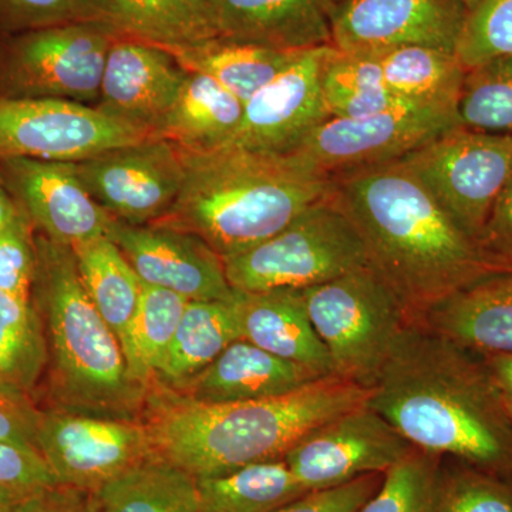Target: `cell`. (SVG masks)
I'll use <instances>...</instances> for the list:
<instances>
[{"label":"cell","instance_id":"obj_9","mask_svg":"<svg viewBox=\"0 0 512 512\" xmlns=\"http://www.w3.org/2000/svg\"><path fill=\"white\" fill-rule=\"evenodd\" d=\"M399 161L477 244L512 177V136L451 127Z\"/></svg>","mask_w":512,"mask_h":512},{"label":"cell","instance_id":"obj_45","mask_svg":"<svg viewBox=\"0 0 512 512\" xmlns=\"http://www.w3.org/2000/svg\"><path fill=\"white\" fill-rule=\"evenodd\" d=\"M15 512H99L93 493L56 484L28 495Z\"/></svg>","mask_w":512,"mask_h":512},{"label":"cell","instance_id":"obj_39","mask_svg":"<svg viewBox=\"0 0 512 512\" xmlns=\"http://www.w3.org/2000/svg\"><path fill=\"white\" fill-rule=\"evenodd\" d=\"M35 228L25 215L0 231V292L30 301L36 271Z\"/></svg>","mask_w":512,"mask_h":512},{"label":"cell","instance_id":"obj_19","mask_svg":"<svg viewBox=\"0 0 512 512\" xmlns=\"http://www.w3.org/2000/svg\"><path fill=\"white\" fill-rule=\"evenodd\" d=\"M187 77V70L163 47L116 37L107 53L94 107L154 137Z\"/></svg>","mask_w":512,"mask_h":512},{"label":"cell","instance_id":"obj_30","mask_svg":"<svg viewBox=\"0 0 512 512\" xmlns=\"http://www.w3.org/2000/svg\"><path fill=\"white\" fill-rule=\"evenodd\" d=\"M238 339L234 298L190 301L156 380L174 389L198 375Z\"/></svg>","mask_w":512,"mask_h":512},{"label":"cell","instance_id":"obj_31","mask_svg":"<svg viewBox=\"0 0 512 512\" xmlns=\"http://www.w3.org/2000/svg\"><path fill=\"white\" fill-rule=\"evenodd\" d=\"M197 490L200 512H275L309 493L284 458L197 478Z\"/></svg>","mask_w":512,"mask_h":512},{"label":"cell","instance_id":"obj_7","mask_svg":"<svg viewBox=\"0 0 512 512\" xmlns=\"http://www.w3.org/2000/svg\"><path fill=\"white\" fill-rule=\"evenodd\" d=\"M224 265L238 292L302 291L370 266L359 232L330 195L274 237L224 259Z\"/></svg>","mask_w":512,"mask_h":512},{"label":"cell","instance_id":"obj_10","mask_svg":"<svg viewBox=\"0 0 512 512\" xmlns=\"http://www.w3.org/2000/svg\"><path fill=\"white\" fill-rule=\"evenodd\" d=\"M36 448L57 483L93 494L156 454L143 420L59 407L39 410Z\"/></svg>","mask_w":512,"mask_h":512},{"label":"cell","instance_id":"obj_42","mask_svg":"<svg viewBox=\"0 0 512 512\" xmlns=\"http://www.w3.org/2000/svg\"><path fill=\"white\" fill-rule=\"evenodd\" d=\"M384 474H369L329 490L311 491L275 512H359L376 493Z\"/></svg>","mask_w":512,"mask_h":512},{"label":"cell","instance_id":"obj_3","mask_svg":"<svg viewBox=\"0 0 512 512\" xmlns=\"http://www.w3.org/2000/svg\"><path fill=\"white\" fill-rule=\"evenodd\" d=\"M370 390L338 376L255 402H195L154 380L143 421L154 453L195 478L278 460L320 424L367 402Z\"/></svg>","mask_w":512,"mask_h":512},{"label":"cell","instance_id":"obj_40","mask_svg":"<svg viewBox=\"0 0 512 512\" xmlns=\"http://www.w3.org/2000/svg\"><path fill=\"white\" fill-rule=\"evenodd\" d=\"M80 0H0V36L79 20Z\"/></svg>","mask_w":512,"mask_h":512},{"label":"cell","instance_id":"obj_26","mask_svg":"<svg viewBox=\"0 0 512 512\" xmlns=\"http://www.w3.org/2000/svg\"><path fill=\"white\" fill-rule=\"evenodd\" d=\"M73 252L84 289L119 339L128 363L143 282L119 245L109 237L82 242L73 247Z\"/></svg>","mask_w":512,"mask_h":512},{"label":"cell","instance_id":"obj_24","mask_svg":"<svg viewBox=\"0 0 512 512\" xmlns=\"http://www.w3.org/2000/svg\"><path fill=\"white\" fill-rule=\"evenodd\" d=\"M239 338L272 355L335 376L328 349L313 328L301 291L276 289L234 295Z\"/></svg>","mask_w":512,"mask_h":512},{"label":"cell","instance_id":"obj_17","mask_svg":"<svg viewBox=\"0 0 512 512\" xmlns=\"http://www.w3.org/2000/svg\"><path fill=\"white\" fill-rule=\"evenodd\" d=\"M467 0H343L332 20V46L382 53L406 46L456 53Z\"/></svg>","mask_w":512,"mask_h":512},{"label":"cell","instance_id":"obj_4","mask_svg":"<svg viewBox=\"0 0 512 512\" xmlns=\"http://www.w3.org/2000/svg\"><path fill=\"white\" fill-rule=\"evenodd\" d=\"M180 151L183 188L156 224L197 235L222 259L274 237L332 192L329 177L293 154L258 153L235 144L210 153Z\"/></svg>","mask_w":512,"mask_h":512},{"label":"cell","instance_id":"obj_43","mask_svg":"<svg viewBox=\"0 0 512 512\" xmlns=\"http://www.w3.org/2000/svg\"><path fill=\"white\" fill-rule=\"evenodd\" d=\"M477 247L495 271H512V177L495 202Z\"/></svg>","mask_w":512,"mask_h":512},{"label":"cell","instance_id":"obj_12","mask_svg":"<svg viewBox=\"0 0 512 512\" xmlns=\"http://www.w3.org/2000/svg\"><path fill=\"white\" fill-rule=\"evenodd\" d=\"M73 164L94 201L127 225L163 220L184 183L180 148L160 137L144 138Z\"/></svg>","mask_w":512,"mask_h":512},{"label":"cell","instance_id":"obj_21","mask_svg":"<svg viewBox=\"0 0 512 512\" xmlns=\"http://www.w3.org/2000/svg\"><path fill=\"white\" fill-rule=\"evenodd\" d=\"M414 322L478 355H512V271L481 276Z\"/></svg>","mask_w":512,"mask_h":512},{"label":"cell","instance_id":"obj_27","mask_svg":"<svg viewBox=\"0 0 512 512\" xmlns=\"http://www.w3.org/2000/svg\"><path fill=\"white\" fill-rule=\"evenodd\" d=\"M168 52L188 73L211 77L247 104L259 90L284 72L302 50L272 49L217 36Z\"/></svg>","mask_w":512,"mask_h":512},{"label":"cell","instance_id":"obj_25","mask_svg":"<svg viewBox=\"0 0 512 512\" xmlns=\"http://www.w3.org/2000/svg\"><path fill=\"white\" fill-rule=\"evenodd\" d=\"M245 104L200 73H188L180 96L154 137L191 153H210L237 137Z\"/></svg>","mask_w":512,"mask_h":512},{"label":"cell","instance_id":"obj_29","mask_svg":"<svg viewBox=\"0 0 512 512\" xmlns=\"http://www.w3.org/2000/svg\"><path fill=\"white\" fill-rule=\"evenodd\" d=\"M94 498L99 512H200L197 478L157 454L111 480Z\"/></svg>","mask_w":512,"mask_h":512},{"label":"cell","instance_id":"obj_18","mask_svg":"<svg viewBox=\"0 0 512 512\" xmlns=\"http://www.w3.org/2000/svg\"><path fill=\"white\" fill-rule=\"evenodd\" d=\"M144 285L178 293L188 301H229L234 289L224 259L200 237L164 224L116 221L110 237Z\"/></svg>","mask_w":512,"mask_h":512},{"label":"cell","instance_id":"obj_35","mask_svg":"<svg viewBox=\"0 0 512 512\" xmlns=\"http://www.w3.org/2000/svg\"><path fill=\"white\" fill-rule=\"evenodd\" d=\"M457 119L468 130L512 136V56L466 70Z\"/></svg>","mask_w":512,"mask_h":512},{"label":"cell","instance_id":"obj_15","mask_svg":"<svg viewBox=\"0 0 512 512\" xmlns=\"http://www.w3.org/2000/svg\"><path fill=\"white\" fill-rule=\"evenodd\" d=\"M335 47L302 50L288 67L245 104L244 120L232 144L288 156L330 119L322 77Z\"/></svg>","mask_w":512,"mask_h":512},{"label":"cell","instance_id":"obj_16","mask_svg":"<svg viewBox=\"0 0 512 512\" xmlns=\"http://www.w3.org/2000/svg\"><path fill=\"white\" fill-rule=\"evenodd\" d=\"M0 183L35 231L57 244L73 248L110 237L116 224L84 187L73 163L0 160Z\"/></svg>","mask_w":512,"mask_h":512},{"label":"cell","instance_id":"obj_36","mask_svg":"<svg viewBox=\"0 0 512 512\" xmlns=\"http://www.w3.org/2000/svg\"><path fill=\"white\" fill-rule=\"evenodd\" d=\"M443 461L413 448L384 473L382 484L359 512H440Z\"/></svg>","mask_w":512,"mask_h":512},{"label":"cell","instance_id":"obj_2","mask_svg":"<svg viewBox=\"0 0 512 512\" xmlns=\"http://www.w3.org/2000/svg\"><path fill=\"white\" fill-rule=\"evenodd\" d=\"M332 200L365 244L369 265L412 313L495 269L399 160L335 175Z\"/></svg>","mask_w":512,"mask_h":512},{"label":"cell","instance_id":"obj_6","mask_svg":"<svg viewBox=\"0 0 512 512\" xmlns=\"http://www.w3.org/2000/svg\"><path fill=\"white\" fill-rule=\"evenodd\" d=\"M301 293L335 376L372 390L394 343L413 322L402 299L372 266Z\"/></svg>","mask_w":512,"mask_h":512},{"label":"cell","instance_id":"obj_33","mask_svg":"<svg viewBox=\"0 0 512 512\" xmlns=\"http://www.w3.org/2000/svg\"><path fill=\"white\" fill-rule=\"evenodd\" d=\"M47 363L45 328L35 305L0 292V384L30 396Z\"/></svg>","mask_w":512,"mask_h":512},{"label":"cell","instance_id":"obj_13","mask_svg":"<svg viewBox=\"0 0 512 512\" xmlns=\"http://www.w3.org/2000/svg\"><path fill=\"white\" fill-rule=\"evenodd\" d=\"M413 448L382 414L363 403L306 434L284 460L311 493L384 474Z\"/></svg>","mask_w":512,"mask_h":512},{"label":"cell","instance_id":"obj_32","mask_svg":"<svg viewBox=\"0 0 512 512\" xmlns=\"http://www.w3.org/2000/svg\"><path fill=\"white\" fill-rule=\"evenodd\" d=\"M322 90L330 119H363L410 107L390 92L375 53H343L336 49L326 63Z\"/></svg>","mask_w":512,"mask_h":512},{"label":"cell","instance_id":"obj_23","mask_svg":"<svg viewBox=\"0 0 512 512\" xmlns=\"http://www.w3.org/2000/svg\"><path fill=\"white\" fill-rule=\"evenodd\" d=\"M218 0H80L79 20L116 37L181 49L217 37Z\"/></svg>","mask_w":512,"mask_h":512},{"label":"cell","instance_id":"obj_1","mask_svg":"<svg viewBox=\"0 0 512 512\" xmlns=\"http://www.w3.org/2000/svg\"><path fill=\"white\" fill-rule=\"evenodd\" d=\"M367 406L414 448L512 478V419L484 357L413 322Z\"/></svg>","mask_w":512,"mask_h":512},{"label":"cell","instance_id":"obj_5","mask_svg":"<svg viewBox=\"0 0 512 512\" xmlns=\"http://www.w3.org/2000/svg\"><path fill=\"white\" fill-rule=\"evenodd\" d=\"M35 244L30 301L45 328L53 407L143 420L150 387L131 375L119 339L84 289L73 248L39 232Z\"/></svg>","mask_w":512,"mask_h":512},{"label":"cell","instance_id":"obj_20","mask_svg":"<svg viewBox=\"0 0 512 512\" xmlns=\"http://www.w3.org/2000/svg\"><path fill=\"white\" fill-rule=\"evenodd\" d=\"M319 379L323 377L309 367L238 339L198 375L173 390L200 403H242L285 396Z\"/></svg>","mask_w":512,"mask_h":512},{"label":"cell","instance_id":"obj_46","mask_svg":"<svg viewBox=\"0 0 512 512\" xmlns=\"http://www.w3.org/2000/svg\"><path fill=\"white\" fill-rule=\"evenodd\" d=\"M491 376L505 397L512 399V355L483 356Z\"/></svg>","mask_w":512,"mask_h":512},{"label":"cell","instance_id":"obj_14","mask_svg":"<svg viewBox=\"0 0 512 512\" xmlns=\"http://www.w3.org/2000/svg\"><path fill=\"white\" fill-rule=\"evenodd\" d=\"M458 126L456 111L403 107L363 119H329L293 156L316 173L335 175L392 163Z\"/></svg>","mask_w":512,"mask_h":512},{"label":"cell","instance_id":"obj_8","mask_svg":"<svg viewBox=\"0 0 512 512\" xmlns=\"http://www.w3.org/2000/svg\"><path fill=\"white\" fill-rule=\"evenodd\" d=\"M114 39L89 20L0 36V97L96 106Z\"/></svg>","mask_w":512,"mask_h":512},{"label":"cell","instance_id":"obj_38","mask_svg":"<svg viewBox=\"0 0 512 512\" xmlns=\"http://www.w3.org/2000/svg\"><path fill=\"white\" fill-rule=\"evenodd\" d=\"M440 512H512V478L443 461Z\"/></svg>","mask_w":512,"mask_h":512},{"label":"cell","instance_id":"obj_37","mask_svg":"<svg viewBox=\"0 0 512 512\" xmlns=\"http://www.w3.org/2000/svg\"><path fill=\"white\" fill-rule=\"evenodd\" d=\"M464 69L512 56V0H473L456 46Z\"/></svg>","mask_w":512,"mask_h":512},{"label":"cell","instance_id":"obj_48","mask_svg":"<svg viewBox=\"0 0 512 512\" xmlns=\"http://www.w3.org/2000/svg\"><path fill=\"white\" fill-rule=\"evenodd\" d=\"M23 498L0 487V512H15Z\"/></svg>","mask_w":512,"mask_h":512},{"label":"cell","instance_id":"obj_50","mask_svg":"<svg viewBox=\"0 0 512 512\" xmlns=\"http://www.w3.org/2000/svg\"><path fill=\"white\" fill-rule=\"evenodd\" d=\"M468 3L473 2V0H467Z\"/></svg>","mask_w":512,"mask_h":512},{"label":"cell","instance_id":"obj_49","mask_svg":"<svg viewBox=\"0 0 512 512\" xmlns=\"http://www.w3.org/2000/svg\"><path fill=\"white\" fill-rule=\"evenodd\" d=\"M505 404H507L508 413H510L512 419V399H510V397H505Z\"/></svg>","mask_w":512,"mask_h":512},{"label":"cell","instance_id":"obj_41","mask_svg":"<svg viewBox=\"0 0 512 512\" xmlns=\"http://www.w3.org/2000/svg\"><path fill=\"white\" fill-rule=\"evenodd\" d=\"M56 484L37 448L0 443V487L25 498Z\"/></svg>","mask_w":512,"mask_h":512},{"label":"cell","instance_id":"obj_11","mask_svg":"<svg viewBox=\"0 0 512 512\" xmlns=\"http://www.w3.org/2000/svg\"><path fill=\"white\" fill-rule=\"evenodd\" d=\"M148 137L146 131L87 104L0 97V160L79 163Z\"/></svg>","mask_w":512,"mask_h":512},{"label":"cell","instance_id":"obj_22","mask_svg":"<svg viewBox=\"0 0 512 512\" xmlns=\"http://www.w3.org/2000/svg\"><path fill=\"white\" fill-rule=\"evenodd\" d=\"M343 0H218V36L272 49L332 46V20Z\"/></svg>","mask_w":512,"mask_h":512},{"label":"cell","instance_id":"obj_34","mask_svg":"<svg viewBox=\"0 0 512 512\" xmlns=\"http://www.w3.org/2000/svg\"><path fill=\"white\" fill-rule=\"evenodd\" d=\"M188 302L178 293L143 284L128 367L144 386L150 387L163 367Z\"/></svg>","mask_w":512,"mask_h":512},{"label":"cell","instance_id":"obj_47","mask_svg":"<svg viewBox=\"0 0 512 512\" xmlns=\"http://www.w3.org/2000/svg\"><path fill=\"white\" fill-rule=\"evenodd\" d=\"M22 215L12 195L0 183V231L9 227L12 222L18 220Z\"/></svg>","mask_w":512,"mask_h":512},{"label":"cell","instance_id":"obj_28","mask_svg":"<svg viewBox=\"0 0 512 512\" xmlns=\"http://www.w3.org/2000/svg\"><path fill=\"white\" fill-rule=\"evenodd\" d=\"M390 92L414 109L456 111L466 69L456 53L406 46L375 53Z\"/></svg>","mask_w":512,"mask_h":512},{"label":"cell","instance_id":"obj_44","mask_svg":"<svg viewBox=\"0 0 512 512\" xmlns=\"http://www.w3.org/2000/svg\"><path fill=\"white\" fill-rule=\"evenodd\" d=\"M37 416L29 394L0 384V443L36 448Z\"/></svg>","mask_w":512,"mask_h":512}]
</instances>
